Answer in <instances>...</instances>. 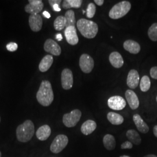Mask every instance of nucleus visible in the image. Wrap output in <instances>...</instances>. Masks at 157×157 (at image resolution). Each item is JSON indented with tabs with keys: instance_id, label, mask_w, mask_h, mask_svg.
I'll list each match as a JSON object with an SVG mask.
<instances>
[{
	"instance_id": "nucleus-11",
	"label": "nucleus",
	"mask_w": 157,
	"mask_h": 157,
	"mask_svg": "<svg viewBox=\"0 0 157 157\" xmlns=\"http://www.w3.org/2000/svg\"><path fill=\"white\" fill-rule=\"evenodd\" d=\"M65 36L67 43L71 45H76L78 42V38L75 26H69L65 28Z\"/></svg>"
},
{
	"instance_id": "nucleus-20",
	"label": "nucleus",
	"mask_w": 157,
	"mask_h": 157,
	"mask_svg": "<svg viewBox=\"0 0 157 157\" xmlns=\"http://www.w3.org/2000/svg\"><path fill=\"white\" fill-rule=\"evenodd\" d=\"M53 61L54 59L51 55L45 56L40 62L39 66L40 71L41 72H47L52 66Z\"/></svg>"
},
{
	"instance_id": "nucleus-17",
	"label": "nucleus",
	"mask_w": 157,
	"mask_h": 157,
	"mask_svg": "<svg viewBox=\"0 0 157 157\" xmlns=\"http://www.w3.org/2000/svg\"><path fill=\"white\" fill-rule=\"evenodd\" d=\"M109 60L112 67L120 68L124 65V59L118 52H113L109 56Z\"/></svg>"
},
{
	"instance_id": "nucleus-8",
	"label": "nucleus",
	"mask_w": 157,
	"mask_h": 157,
	"mask_svg": "<svg viewBox=\"0 0 157 157\" xmlns=\"http://www.w3.org/2000/svg\"><path fill=\"white\" fill-rule=\"evenodd\" d=\"M61 84L65 90L71 89L73 84V76L72 72L68 68L64 69L61 73Z\"/></svg>"
},
{
	"instance_id": "nucleus-16",
	"label": "nucleus",
	"mask_w": 157,
	"mask_h": 157,
	"mask_svg": "<svg viewBox=\"0 0 157 157\" xmlns=\"http://www.w3.org/2000/svg\"><path fill=\"white\" fill-rule=\"evenodd\" d=\"M133 120L137 129L140 132L145 134L149 131V127L139 114L134 115Z\"/></svg>"
},
{
	"instance_id": "nucleus-6",
	"label": "nucleus",
	"mask_w": 157,
	"mask_h": 157,
	"mask_svg": "<svg viewBox=\"0 0 157 157\" xmlns=\"http://www.w3.org/2000/svg\"><path fill=\"white\" fill-rule=\"evenodd\" d=\"M68 141L69 140L67 136L64 135H58L51 144V151L54 154L59 153L67 147Z\"/></svg>"
},
{
	"instance_id": "nucleus-37",
	"label": "nucleus",
	"mask_w": 157,
	"mask_h": 157,
	"mask_svg": "<svg viewBox=\"0 0 157 157\" xmlns=\"http://www.w3.org/2000/svg\"><path fill=\"white\" fill-rule=\"evenodd\" d=\"M94 2L98 6H101L103 5L104 1V0H94Z\"/></svg>"
},
{
	"instance_id": "nucleus-44",
	"label": "nucleus",
	"mask_w": 157,
	"mask_h": 157,
	"mask_svg": "<svg viewBox=\"0 0 157 157\" xmlns=\"http://www.w3.org/2000/svg\"><path fill=\"white\" fill-rule=\"evenodd\" d=\"M156 100H157V98H156Z\"/></svg>"
},
{
	"instance_id": "nucleus-28",
	"label": "nucleus",
	"mask_w": 157,
	"mask_h": 157,
	"mask_svg": "<svg viewBox=\"0 0 157 157\" xmlns=\"http://www.w3.org/2000/svg\"><path fill=\"white\" fill-rule=\"evenodd\" d=\"M140 87V90L143 92H147V91L150 90L151 87V81L148 76H144L143 77H142L141 79Z\"/></svg>"
},
{
	"instance_id": "nucleus-43",
	"label": "nucleus",
	"mask_w": 157,
	"mask_h": 157,
	"mask_svg": "<svg viewBox=\"0 0 157 157\" xmlns=\"http://www.w3.org/2000/svg\"><path fill=\"white\" fill-rule=\"evenodd\" d=\"M0 157H1V152H0Z\"/></svg>"
},
{
	"instance_id": "nucleus-35",
	"label": "nucleus",
	"mask_w": 157,
	"mask_h": 157,
	"mask_svg": "<svg viewBox=\"0 0 157 157\" xmlns=\"http://www.w3.org/2000/svg\"><path fill=\"white\" fill-rule=\"evenodd\" d=\"M29 2L31 4H39L43 1L41 0H29Z\"/></svg>"
},
{
	"instance_id": "nucleus-34",
	"label": "nucleus",
	"mask_w": 157,
	"mask_h": 157,
	"mask_svg": "<svg viewBox=\"0 0 157 157\" xmlns=\"http://www.w3.org/2000/svg\"><path fill=\"white\" fill-rule=\"evenodd\" d=\"M48 2H49V4L51 6L52 8L53 6L56 4H58L59 6L61 4V0H49Z\"/></svg>"
},
{
	"instance_id": "nucleus-21",
	"label": "nucleus",
	"mask_w": 157,
	"mask_h": 157,
	"mask_svg": "<svg viewBox=\"0 0 157 157\" xmlns=\"http://www.w3.org/2000/svg\"><path fill=\"white\" fill-rule=\"evenodd\" d=\"M126 137L129 141L135 145H139L141 142L140 136L133 129H130L126 132Z\"/></svg>"
},
{
	"instance_id": "nucleus-10",
	"label": "nucleus",
	"mask_w": 157,
	"mask_h": 157,
	"mask_svg": "<svg viewBox=\"0 0 157 157\" xmlns=\"http://www.w3.org/2000/svg\"><path fill=\"white\" fill-rule=\"evenodd\" d=\"M44 50L55 56H59L61 54V48L59 44L54 40L48 39L44 44Z\"/></svg>"
},
{
	"instance_id": "nucleus-7",
	"label": "nucleus",
	"mask_w": 157,
	"mask_h": 157,
	"mask_svg": "<svg viewBox=\"0 0 157 157\" xmlns=\"http://www.w3.org/2000/svg\"><path fill=\"white\" fill-rule=\"evenodd\" d=\"M79 66L84 73H90L94 66V59L89 54H83L80 57Z\"/></svg>"
},
{
	"instance_id": "nucleus-1",
	"label": "nucleus",
	"mask_w": 157,
	"mask_h": 157,
	"mask_svg": "<svg viewBox=\"0 0 157 157\" xmlns=\"http://www.w3.org/2000/svg\"><path fill=\"white\" fill-rule=\"evenodd\" d=\"M36 98L40 104L44 107H48L52 104L54 96L52 86L49 81L43 80L41 82Z\"/></svg>"
},
{
	"instance_id": "nucleus-19",
	"label": "nucleus",
	"mask_w": 157,
	"mask_h": 157,
	"mask_svg": "<svg viewBox=\"0 0 157 157\" xmlns=\"http://www.w3.org/2000/svg\"><path fill=\"white\" fill-rule=\"evenodd\" d=\"M97 128V124L93 120H87L82 124L81 126V132L84 135L91 134Z\"/></svg>"
},
{
	"instance_id": "nucleus-15",
	"label": "nucleus",
	"mask_w": 157,
	"mask_h": 157,
	"mask_svg": "<svg viewBox=\"0 0 157 157\" xmlns=\"http://www.w3.org/2000/svg\"><path fill=\"white\" fill-rule=\"evenodd\" d=\"M124 48L125 50L128 51L133 54H138L141 50L140 44L137 42L132 40H128L124 42Z\"/></svg>"
},
{
	"instance_id": "nucleus-39",
	"label": "nucleus",
	"mask_w": 157,
	"mask_h": 157,
	"mask_svg": "<svg viewBox=\"0 0 157 157\" xmlns=\"http://www.w3.org/2000/svg\"><path fill=\"white\" fill-rule=\"evenodd\" d=\"M56 39L58 41H61L62 40V34L60 33L57 34L56 35Z\"/></svg>"
},
{
	"instance_id": "nucleus-36",
	"label": "nucleus",
	"mask_w": 157,
	"mask_h": 157,
	"mask_svg": "<svg viewBox=\"0 0 157 157\" xmlns=\"http://www.w3.org/2000/svg\"><path fill=\"white\" fill-rule=\"evenodd\" d=\"M52 9H53V10H54V11L56 12L61 11V9L60 8L58 4H56V5H54V6H53Z\"/></svg>"
},
{
	"instance_id": "nucleus-23",
	"label": "nucleus",
	"mask_w": 157,
	"mask_h": 157,
	"mask_svg": "<svg viewBox=\"0 0 157 157\" xmlns=\"http://www.w3.org/2000/svg\"><path fill=\"white\" fill-rule=\"evenodd\" d=\"M103 144L105 148L111 151L115 149L116 147V141L115 137L111 135H106L103 138Z\"/></svg>"
},
{
	"instance_id": "nucleus-41",
	"label": "nucleus",
	"mask_w": 157,
	"mask_h": 157,
	"mask_svg": "<svg viewBox=\"0 0 157 157\" xmlns=\"http://www.w3.org/2000/svg\"><path fill=\"white\" fill-rule=\"evenodd\" d=\"M144 157H157L155 155H153V154H149V155H147Z\"/></svg>"
},
{
	"instance_id": "nucleus-22",
	"label": "nucleus",
	"mask_w": 157,
	"mask_h": 157,
	"mask_svg": "<svg viewBox=\"0 0 157 157\" xmlns=\"http://www.w3.org/2000/svg\"><path fill=\"white\" fill-rule=\"evenodd\" d=\"M107 119L109 122L114 125H119L124 122V117L115 112H110L107 114Z\"/></svg>"
},
{
	"instance_id": "nucleus-4",
	"label": "nucleus",
	"mask_w": 157,
	"mask_h": 157,
	"mask_svg": "<svg viewBox=\"0 0 157 157\" xmlns=\"http://www.w3.org/2000/svg\"><path fill=\"white\" fill-rule=\"evenodd\" d=\"M131 9V4L128 1H123L113 6L109 12V17L112 19H118L124 17Z\"/></svg>"
},
{
	"instance_id": "nucleus-32",
	"label": "nucleus",
	"mask_w": 157,
	"mask_h": 157,
	"mask_svg": "<svg viewBox=\"0 0 157 157\" xmlns=\"http://www.w3.org/2000/svg\"><path fill=\"white\" fill-rule=\"evenodd\" d=\"M132 148H133V144L129 141H126L121 144L122 149H132Z\"/></svg>"
},
{
	"instance_id": "nucleus-29",
	"label": "nucleus",
	"mask_w": 157,
	"mask_h": 157,
	"mask_svg": "<svg viewBox=\"0 0 157 157\" xmlns=\"http://www.w3.org/2000/svg\"><path fill=\"white\" fill-rule=\"evenodd\" d=\"M148 35L150 39L153 41H157V23H153L148 30Z\"/></svg>"
},
{
	"instance_id": "nucleus-38",
	"label": "nucleus",
	"mask_w": 157,
	"mask_h": 157,
	"mask_svg": "<svg viewBox=\"0 0 157 157\" xmlns=\"http://www.w3.org/2000/svg\"><path fill=\"white\" fill-rule=\"evenodd\" d=\"M43 16L46 17V18H48V19H49L50 17H51V15L49 13V12H48L44 11L43 12Z\"/></svg>"
},
{
	"instance_id": "nucleus-13",
	"label": "nucleus",
	"mask_w": 157,
	"mask_h": 157,
	"mask_svg": "<svg viewBox=\"0 0 157 157\" xmlns=\"http://www.w3.org/2000/svg\"><path fill=\"white\" fill-rule=\"evenodd\" d=\"M140 77L138 72L135 69H132L129 71L127 78V84L131 89H136L139 83Z\"/></svg>"
},
{
	"instance_id": "nucleus-42",
	"label": "nucleus",
	"mask_w": 157,
	"mask_h": 157,
	"mask_svg": "<svg viewBox=\"0 0 157 157\" xmlns=\"http://www.w3.org/2000/svg\"><path fill=\"white\" fill-rule=\"evenodd\" d=\"M119 157H130V156H128V155H121V156H120Z\"/></svg>"
},
{
	"instance_id": "nucleus-31",
	"label": "nucleus",
	"mask_w": 157,
	"mask_h": 157,
	"mask_svg": "<svg viewBox=\"0 0 157 157\" xmlns=\"http://www.w3.org/2000/svg\"><path fill=\"white\" fill-rule=\"evenodd\" d=\"M6 49L9 51L13 52V51H15L17 50L18 46H17V43L12 42V43H8L6 46Z\"/></svg>"
},
{
	"instance_id": "nucleus-33",
	"label": "nucleus",
	"mask_w": 157,
	"mask_h": 157,
	"mask_svg": "<svg viewBox=\"0 0 157 157\" xmlns=\"http://www.w3.org/2000/svg\"><path fill=\"white\" fill-rule=\"evenodd\" d=\"M150 76L152 78L157 80V67H151L150 69Z\"/></svg>"
},
{
	"instance_id": "nucleus-26",
	"label": "nucleus",
	"mask_w": 157,
	"mask_h": 157,
	"mask_svg": "<svg viewBox=\"0 0 157 157\" xmlns=\"http://www.w3.org/2000/svg\"><path fill=\"white\" fill-rule=\"evenodd\" d=\"M67 21L65 17L59 16L57 17L54 22V26L57 31H61L66 28Z\"/></svg>"
},
{
	"instance_id": "nucleus-25",
	"label": "nucleus",
	"mask_w": 157,
	"mask_h": 157,
	"mask_svg": "<svg viewBox=\"0 0 157 157\" xmlns=\"http://www.w3.org/2000/svg\"><path fill=\"white\" fill-rule=\"evenodd\" d=\"M82 0H65L63 1L62 7L65 10L69 8H78L82 4Z\"/></svg>"
},
{
	"instance_id": "nucleus-45",
	"label": "nucleus",
	"mask_w": 157,
	"mask_h": 157,
	"mask_svg": "<svg viewBox=\"0 0 157 157\" xmlns=\"http://www.w3.org/2000/svg\"><path fill=\"white\" fill-rule=\"evenodd\" d=\"M0 122H1V118H0Z\"/></svg>"
},
{
	"instance_id": "nucleus-40",
	"label": "nucleus",
	"mask_w": 157,
	"mask_h": 157,
	"mask_svg": "<svg viewBox=\"0 0 157 157\" xmlns=\"http://www.w3.org/2000/svg\"><path fill=\"white\" fill-rule=\"evenodd\" d=\"M153 133H154V135L157 138V125L155 126L153 128Z\"/></svg>"
},
{
	"instance_id": "nucleus-9",
	"label": "nucleus",
	"mask_w": 157,
	"mask_h": 157,
	"mask_svg": "<svg viewBox=\"0 0 157 157\" xmlns=\"http://www.w3.org/2000/svg\"><path fill=\"white\" fill-rule=\"evenodd\" d=\"M126 101L124 98L121 96L115 95L110 97L108 100V105L111 109L120 111L126 107Z\"/></svg>"
},
{
	"instance_id": "nucleus-30",
	"label": "nucleus",
	"mask_w": 157,
	"mask_h": 157,
	"mask_svg": "<svg viewBox=\"0 0 157 157\" xmlns=\"http://www.w3.org/2000/svg\"><path fill=\"white\" fill-rule=\"evenodd\" d=\"M96 7L94 3H90L86 10V15L88 18H92L95 15Z\"/></svg>"
},
{
	"instance_id": "nucleus-24",
	"label": "nucleus",
	"mask_w": 157,
	"mask_h": 157,
	"mask_svg": "<svg viewBox=\"0 0 157 157\" xmlns=\"http://www.w3.org/2000/svg\"><path fill=\"white\" fill-rule=\"evenodd\" d=\"M44 7V4L43 2L39 4H29L25 6V10L27 13L30 15H36L39 12H41Z\"/></svg>"
},
{
	"instance_id": "nucleus-14",
	"label": "nucleus",
	"mask_w": 157,
	"mask_h": 157,
	"mask_svg": "<svg viewBox=\"0 0 157 157\" xmlns=\"http://www.w3.org/2000/svg\"><path fill=\"white\" fill-rule=\"evenodd\" d=\"M125 97L126 100L129 104V107L132 109H136L139 107V100L133 91L131 90H128L125 93Z\"/></svg>"
},
{
	"instance_id": "nucleus-3",
	"label": "nucleus",
	"mask_w": 157,
	"mask_h": 157,
	"mask_svg": "<svg viewBox=\"0 0 157 157\" xmlns=\"http://www.w3.org/2000/svg\"><path fill=\"white\" fill-rule=\"evenodd\" d=\"M34 133V125L30 120L25 121L18 126L17 129V137L18 141L26 143L30 140Z\"/></svg>"
},
{
	"instance_id": "nucleus-27",
	"label": "nucleus",
	"mask_w": 157,
	"mask_h": 157,
	"mask_svg": "<svg viewBox=\"0 0 157 157\" xmlns=\"http://www.w3.org/2000/svg\"><path fill=\"white\" fill-rule=\"evenodd\" d=\"M65 17L67 21L66 28L69 26H75L76 23V18L75 15V12L73 10H68L66 12Z\"/></svg>"
},
{
	"instance_id": "nucleus-5",
	"label": "nucleus",
	"mask_w": 157,
	"mask_h": 157,
	"mask_svg": "<svg viewBox=\"0 0 157 157\" xmlns=\"http://www.w3.org/2000/svg\"><path fill=\"white\" fill-rule=\"evenodd\" d=\"M82 117V112L79 109H74L70 113H65L63 117V123L67 128L75 127Z\"/></svg>"
},
{
	"instance_id": "nucleus-18",
	"label": "nucleus",
	"mask_w": 157,
	"mask_h": 157,
	"mask_svg": "<svg viewBox=\"0 0 157 157\" xmlns=\"http://www.w3.org/2000/svg\"><path fill=\"white\" fill-rule=\"evenodd\" d=\"M51 133L50 127L47 124H44L40 127L37 130L36 137L40 140L45 141L50 136Z\"/></svg>"
},
{
	"instance_id": "nucleus-2",
	"label": "nucleus",
	"mask_w": 157,
	"mask_h": 157,
	"mask_svg": "<svg viewBox=\"0 0 157 157\" xmlns=\"http://www.w3.org/2000/svg\"><path fill=\"white\" fill-rule=\"evenodd\" d=\"M76 25L80 33L87 39L94 38L98 31V27L96 23L86 19H79Z\"/></svg>"
},
{
	"instance_id": "nucleus-12",
	"label": "nucleus",
	"mask_w": 157,
	"mask_h": 157,
	"mask_svg": "<svg viewBox=\"0 0 157 157\" xmlns=\"http://www.w3.org/2000/svg\"><path fill=\"white\" fill-rule=\"evenodd\" d=\"M29 23L31 30L34 32H38L42 28L43 19L39 14L30 15L29 18Z\"/></svg>"
}]
</instances>
